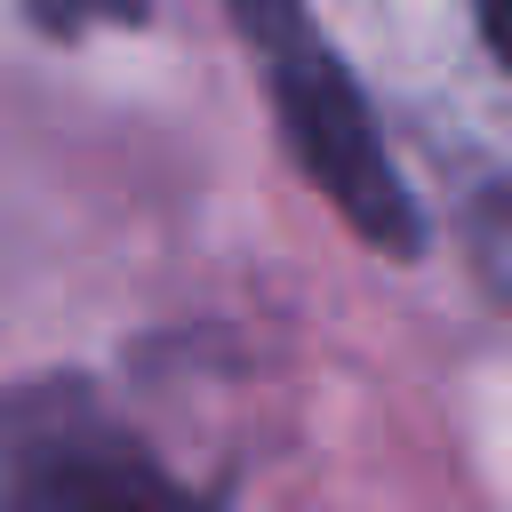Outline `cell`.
<instances>
[{
	"label": "cell",
	"instance_id": "cell-1",
	"mask_svg": "<svg viewBox=\"0 0 512 512\" xmlns=\"http://www.w3.org/2000/svg\"><path fill=\"white\" fill-rule=\"evenodd\" d=\"M256 80L272 96V120L296 152V168L320 184V200L384 256H416L424 248V208L384 144V120L368 104V88L352 80V64L336 56V40L320 32L312 0H224Z\"/></svg>",
	"mask_w": 512,
	"mask_h": 512
},
{
	"label": "cell",
	"instance_id": "cell-4",
	"mask_svg": "<svg viewBox=\"0 0 512 512\" xmlns=\"http://www.w3.org/2000/svg\"><path fill=\"white\" fill-rule=\"evenodd\" d=\"M472 16H480V40L496 48V64L512 72V0H472Z\"/></svg>",
	"mask_w": 512,
	"mask_h": 512
},
{
	"label": "cell",
	"instance_id": "cell-2",
	"mask_svg": "<svg viewBox=\"0 0 512 512\" xmlns=\"http://www.w3.org/2000/svg\"><path fill=\"white\" fill-rule=\"evenodd\" d=\"M0 512H208L88 376L0 392Z\"/></svg>",
	"mask_w": 512,
	"mask_h": 512
},
{
	"label": "cell",
	"instance_id": "cell-3",
	"mask_svg": "<svg viewBox=\"0 0 512 512\" xmlns=\"http://www.w3.org/2000/svg\"><path fill=\"white\" fill-rule=\"evenodd\" d=\"M24 16H40L48 32H96V24H136L144 0H24Z\"/></svg>",
	"mask_w": 512,
	"mask_h": 512
}]
</instances>
